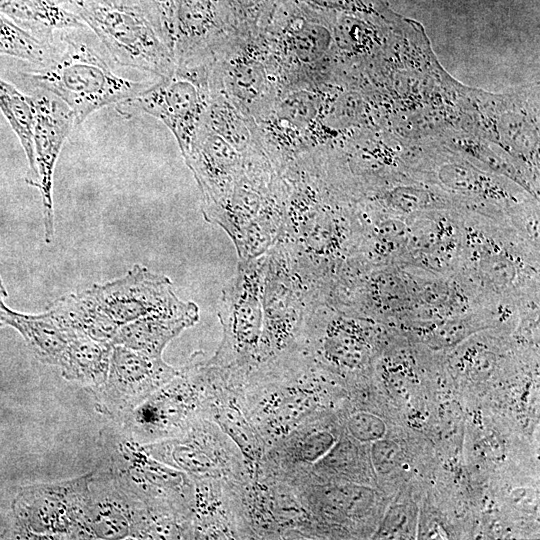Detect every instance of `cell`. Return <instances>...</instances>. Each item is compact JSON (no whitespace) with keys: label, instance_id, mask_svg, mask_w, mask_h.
Returning <instances> with one entry per match:
<instances>
[{"label":"cell","instance_id":"obj_8","mask_svg":"<svg viewBox=\"0 0 540 540\" xmlns=\"http://www.w3.org/2000/svg\"><path fill=\"white\" fill-rule=\"evenodd\" d=\"M58 49V39H40L0 14V60L5 65L17 71L43 67L54 59Z\"/></svg>","mask_w":540,"mask_h":540},{"label":"cell","instance_id":"obj_7","mask_svg":"<svg viewBox=\"0 0 540 540\" xmlns=\"http://www.w3.org/2000/svg\"><path fill=\"white\" fill-rule=\"evenodd\" d=\"M0 14L50 42H55L61 33L86 26L73 0H0Z\"/></svg>","mask_w":540,"mask_h":540},{"label":"cell","instance_id":"obj_4","mask_svg":"<svg viewBox=\"0 0 540 540\" xmlns=\"http://www.w3.org/2000/svg\"><path fill=\"white\" fill-rule=\"evenodd\" d=\"M317 301V290L293 267L285 251L273 244L267 251L262 333L253 366L296 346L305 317Z\"/></svg>","mask_w":540,"mask_h":540},{"label":"cell","instance_id":"obj_2","mask_svg":"<svg viewBox=\"0 0 540 540\" xmlns=\"http://www.w3.org/2000/svg\"><path fill=\"white\" fill-rule=\"evenodd\" d=\"M114 63L156 78L172 73L174 58L159 35L142 0H73Z\"/></svg>","mask_w":540,"mask_h":540},{"label":"cell","instance_id":"obj_1","mask_svg":"<svg viewBox=\"0 0 540 540\" xmlns=\"http://www.w3.org/2000/svg\"><path fill=\"white\" fill-rule=\"evenodd\" d=\"M82 29L59 34L54 59L39 68L14 73L33 90L48 92L73 112L76 125L96 110L127 101L159 79L135 80L118 74L106 56Z\"/></svg>","mask_w":540,"mask_h":540},{"label":"cell","instance_id":"obj_6","mask_svg":"<svg viewBox=\"0 0 540 540\" xmlns=\"http://www.w3.org/2000/svg\"><path fill=\"white\" fill-rule=\"evenodd\" d=\"M31 95L34 106L33 145L35 156V176L28 183L38 187L43 202L45 238L53 237V202L52 180L56 160L61 147L76 125L70 108L54 95L33 90Z\"/></svg>","mask_w":540,"mask_h":540},{"label":"cell","instance_id":"obj_10","mask_svg":"<svg viewBox=\"0 0 540 540\" xmlns=\"http://www.w3.org/2000/svg\"><path fill=\"white\" fill-rule=\"evenodd\" d=\"M347 428L353 437L361 441L378 439L382 436V422L370 414L357 413L348 419Z\"/></svg>","mask_w":540,"mask_h":540},{"label":"cell","instance_id":"obj_11","mask_svg":"<svg viewBox=\"0 0 540 540\" xmlns=\"http://www.w3.org/2000/svg\"><path fill=\"white\" fill-rule=\"evenodd\" d=\"M373 457L375 465H391L395 460V450L397 447L393 443H377L373 447Z\"/></svg>","mask_w":540,"mask_h":540},{"label":"cell","instance_id":"obj_3","mask_svg":"<svg viewBox=\"0 0 540 540\" xmlns=\"http://www.w3.org/2000/svg\"><path fill=\"white\" fill-rule=\"evenodd\" d=\"M212 57L176 64L137 96L117 104L123 114L146 113L161 120L174 134L186 159L199 136L212 105Z\"/></svg>","mask_w":540,"mask_h":540},{"label":"cell","instance_id":"obj_5","mask_svg":"<svg viewBox=\"0 0 540 540\" xmlns=\"http://www.w3.org/2000/svg\"><path fill=\"white\" fill-rule=\"evenodd\" d=\"M267 252L239 260L237 273L224 289L219 307L222 340L208 363L250 369L256 360L263 321V289Z\"/></svg>","mask_w":540,"mask_h":540},{"label":"cell","instance_id":"obj_12","mask_svg":"<svg viewBox=\"0 0 540 540\" xmlns=\"http://www.w3.org/2000/svg\"><path fill=\"white\" fill-rule=\"evenodd\" d=\"M6 296H7V293H6V290H5L4 286H3V283H2L1 278H0V313H1L2 306H3L2 299L4 297H6ZM2 325H3V323L1 322V319H0V326H2Z\"/></svg>","mask_w":540,"mask_h":540},{"label":"cell","instance_id":"obj_9","mask_svg":"<svg viewBox=\"0 0 540 540\" xmlns=\"http://www.w3.org/2000/svg\"><path fill=\"white\" fill-rule=\"evenodd\" d=\"M0 110L23 146L30 167L27 178L29 182L36 172L33 145L35 114L32 97L0 77Z\"/></svg>","mask_w":540,"mask_h":540}]
</instances>
